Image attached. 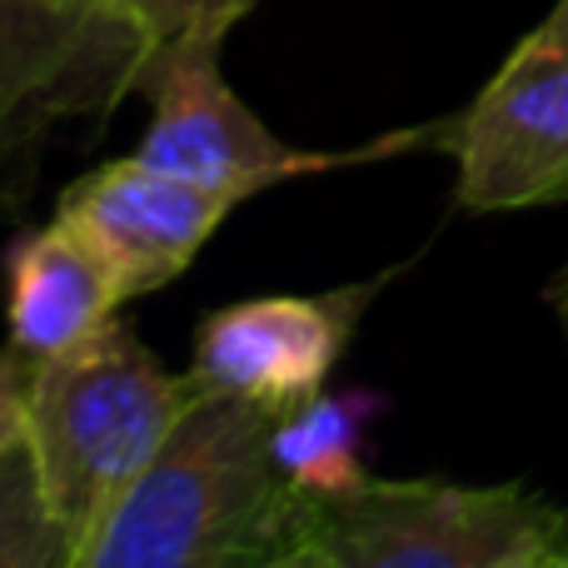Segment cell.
Returning a JSON list of instances; mask_svg holds the SVG:
<instances>
[{"label":"cell","instance_id":"6da1fadb","mask_svg":"<svg viewBox=\"0 0 568 568\" xmlns=\"http://www.w3.org/2000/svg\"><path fill=\"white\" fill-rule=\"evenodd\" d=\"M304 519L270 459V409L200 399L70 568H245Z\"/></svg>","mask_w":568,"mask_h":568},{"label":"cell","instance_id":"7a4b0ae2","mask_svg":"<svg viewBox=\"0 0 568 568\" xmlns=\"http://www.w3.org/2000/svg\"><path fill=\"white\" fill-rule=\"evenodd\" d=\"M195 404L185 374H170L120 314L75 349L30 364L26 454L70 559L170 449Z\"/></svg>","mask_w":568,"mask_h":568},{"label":"cell","instance_id":"3957f363","mask_svg":"<svg viewBox=\"0 0 568 568\" xmlns=\"http://www.w3.org/2000/svg\"><path fill=\"white\" fill-rule=\"evenodd\" d=\"M230 30L235 26L210 20V26H195L150 50L145 75H140V90L150 95V125L135 150L145 165L190 180V185L220 190L230 200H250L270 185H284V180L379 160L414 140L394 135L369 150H344V155L284 145L275 130L230 90L225 70H220V50H225Z\"/></svg>","mask_w":568,"mask_h":568},{"label":"cell","instance_id":"277c9868","mask_svg":"<svg viewBox=\"0 0 568 568\" xmlns=\"http://www.w3.org/2000/svg\"><path fill=\"white\" fill-rule=\"evenodd\" d=\"M329 568H494L524 539L568 529V514L529 484L369 479L310 509Z\"/></svg>","mask_w":568,"mask_h":568},{"label":"cell","instance_id":"5b68a950","mask_svg":"<svg viewBox=\"0 0 568 568\" xmlns=\"http://www.w3.org/2000/svg\"><path fill=\"white\" fill-rule=\"evenodd\" d=\"M454 155V200L474 215L568 200V0L509 50L464 115L434 130Z\"/></svg>","mask_w":568,"mask_h":568},{"label":"cell","instance_id":"8992f818","mask_svg":"<svg viewBox=\"0 0 568 568\" xmlns=\"http://www.w3.org/2000/svg\"><path fill=\"white\" fill-rule=\"evenodd\" d=\"M150 45L110 0H0V165L140 90Z\"/></svg>","mask_w":568,"mask_h":568},{"label":"cell","instance_id":"52a82bcc","mask_svg":"<svg viewBox=\"0 0 568 568\" xmlns=\"http://www.w3.org/2000/svg\"><path fill=\"white\" fill-rule=\"evenodd\" d=\"M384 280L324 294H260L205 314L185 369L195 399H240L280 414L320 394Z\"/></svg>","mask_w":568,"mask_h":568},{"label":"cell","instance_id":"ba28073f","mask_svg":"<svg viewBox=\"0 0 568 568\" xmlns=\"http://www.w3.org/2000/svg\"><path fill=\"white\" fill-rule=\"evenodd\" d=\"M235 205L240 200L220 190L190 185V180L145 165L140 155H125L80 175L60 195L55 215L70 220L100 250L125 300H140L185 275L190 260L205 250V240Z\"/></svg>","mask_w":568,"mask_h":568},{"label":"cell","instance_id":"9c48e42d","mask_svg":"<svg viewBox=\"0 0 568 568\" xmlns=\"http://www.w3.org/2000/svg\"><path fill=\"white\" fill-rule=\"evenodd\" d=\"M120 304H125V290L115 270L70 220L55 215L6 250L10 349H20L30 364L75 349L80 339L115 320Z\"/></svg>","mask_w":568,"mask_h":568},{"label":"cell","instance_id":"30bf717a","mask_svg":"<svg viewBox=\"0 0 568 568\" xmlns=\"http://www.w3.org/2000/svg\"><path fill=\"white\" fill-rule=\"evenodd\" d=\"M384 409L389 399L374 389H320L270 414V459L284 489L310 509L359 494L374 479L364 464V444Z\"/></svg>","mask_w":568,"mask_h":568},{"label":"cell","instance_id":"8fae6325","mask_svg":"<svg viewBox=\"0 0 568 568\" xmlns=\"http://www.w3.org/2000/svg\"><path fill=\"white\" fill-rule=\"evenodd\" d=\"M0 568H70V544L40 504L26 444L0 454Z\"/></svg>","mask_w":568,"mask_h":568},{"label":"cell","instance_id":"7c38bea8","mask_svg":"<svg viewBox=\"0 0 568 568\" xmlns=\"http://www.w3.org/2000/svg\"><path fill=\"white\" fill-rule=\"evenodd\" d=\"M110 6L120 10V16L130 20V26L145 36V45H165V40L185 36V30L195 26H210V20H225V26H235L240 16H245L255 0H110Z\"/></svg>","mask_w":568,"mask_h":568},{"label":"cell","instance_id":"4fadbf2b","mask_svg":"<svg viewBox=\"0 0 568 568\" xmlns=\"http://www.w3.org/2000/svg\"><path fill=\"white\" fill-rule=\"evenodd\" d=\"M26 399H30V359L20 349H0V454L26 444Z\"/></svg>","mask_w":568,"mask_h":568},{"label":"cell","instance_id":"5bb4252c","mask_svg":"<svg viewBox=\"0 0 568 568\" xmlns=\"http://www.w3.org/2000/svg\"><path fill=\"white\" fill-rule=\"evenodd\" d=\"M245 568H329V554H324V544L314 539L310 519L300 524V529L290 534V539L270 544L265 554H255Z\"/></svg>","mask_w":568,"mask_h":568},{"label":"cell","instance_id":"9a60e30c","mask_svg":"<svg viewBox=\"0 0 568 568\" xmlns=\"http://www.w3.org/2000/svg\"><path fill=\"white\" fill-rule=\"evenodd\" d=\"M564 544H568V529H544L534 539H524L514 554H504L494 568H559Z\"/></svg>","mask_w":568,"mask_h":568},{"label":"cell","instance_id":"2e32d148","mask_svg":"<svg viewBox=\"0 0 568 568\" xmlns=\"http://www.w3.org/2000/svg\"><path fill=\"white\" fill-rule=\"evenodd\" d=\"M549 310L559 314V324H564V339H568V265H564L559 275L549 280Z\"/></svg>","mask_w":568,"mask_h":568},{"label":"cell","instance_id":"e0dca14e","mask_svg":"<svg viewBox=\"0 0 568 568\" xmlns=\"http://www.w3.org/2000/svg\"><path fill=\"white\" fill-rule=\"evenodd\" d=\"M559 568H568V544H564V559H559Z\"/></svg>","mask_w":568,"mask_h":568}]
</instances>
